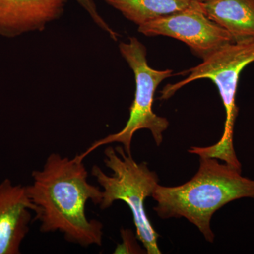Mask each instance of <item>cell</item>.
<instances>
[{
	"mask_svg": "<svg viewBox=\"0 0 254 254\" xmlns=\"http://www.w3.org/2000/svg\"><path fill=\"white\" fill-rule=\"evenodd\" d=\"M252 63H254V39L230 43L205 58L198 66L182 72L187 75L185 79L168 84L160 91V98L168 99L182 87L203 78L211 80L218 87L226 112L223 134L215 144L204 148L191 147L190 153L203 158L220 159L242 171L233 143L234 127L239 112L235 98L240 73Z\"/></svg>",
	"mask_w": 254,
	"mask_h": 254,
	"instance_id": "obj_3",
	"label": "cell"
},
{
	"mask_svg": "<svg viewBox=\"0 0 254 254\" xmlns=\"http://www.w3.org/2000/svg\"><path fill=\"white\" fill-rule=\"evenodd\" d=\"M83 160L79 155L70 159L51 153L43 168L32 173L26 191L42 232H62L66 241L82 247L101 246L103 224L88 220L86 205L90 200L99 205L102 190L88 183Z\"/></svg>",
	"mask_w": 254,
	"mask_h": 254,
	"instance_id": "obj_1",
	"label": "cell"
},
{
	"mask_svg": "<svg viewBox=\"0 0 254 254\" xmlns=\"http://www.w3.org/2000/svg\"><path fill=\"white\" fill-rule=\"evenodd\" d=\"M127 19L140 26L183 11L193 0H104Z\"/></svg>",
	"mask_w": 254,
	"mask_h": 254,
	"instance_id": "obj_10",
	"label": "cell"
},
{
	"mask_svg": "<svg viewBox=\"0 0 254 254\" xmlns=\"http://www.w3.org/2000/svg\"><path fill=\"white\" fill-rule=\"evenodd\" d=\"M217 160L200 157L199 168L190 181L177 187L158 185L152 195L160 218H186L209 242L215 239L210 221L217 210L240 198L254 199V180Z\"/></svg>",
	"mask_w": 254,
	"mask_h": 254,
	"instance_id": "obj_2",
	"label": "cell"
},
{
	"mask_svg": "<svg viewBox=\"0 0 254 254\" xmlns=\"http://www.w3.org/2000/svg\"><path fill=\"white\" fill-rule=\"evenodd\" d=\"M104 163L113 172V175H107L98 165H93L91 170V175L103 190L100 208L104 210L116 200H123L131 210L137 238L147 254H161L158 245L159 235L144 208L145 200L152 197L159 185L158 175L150 170L145 162L136 163L131 153H127L122 145L105 149Z\"/></svg>",
	"mask_w": 254,
	"mask_h": 254,
	"instance_id": "obj_4",
	"label": "cell"
},
{
	"mask_svg": "<svg viewBox=\"0 0 254 254\" xmlns=\"http://www.w3.org/2000/svg\"><path fill=\"white\" fill-rule=\"evenodd\" d=\"M138 30L145 36H168L184 42L203 60L235 43L226 30L205 15L200 0H193L183 11L145 23Z\"/></svg>",
	"mask_w": 254,
	"mask_h": 254,
	"instance_id": "obj_6",
	"label": "cell"
},
{
	"mask_svg": "<svg viewBox=\"0 0 254 254\" xmlns=\"http://www.w3.org/2000/svg\"><path fill=\"white\" fill-rule=\"evenodd\" d=\"M205 15L235 43L254 39V0H200Z\"/></svg>",
	"mask_w": 254,
	"mask_h": 254,
	"instance_id": "obj_9",
	"label": "cell"
},
{
	"mask_svg": "<svg viewBox=\"0 0 254 254\" xmlns=\"http://www.w3.org/2000/svg\"><path fill=\"white\" fill-rule=\"evenodd\" d=\"M68 0H0V36L43 31L61 17Z\"/></svg>",
	"mask_w": 254,
	"mask_h": 254,
	"instance_id": "obj_8",
	"label": "cell"
},
{
	"mask_svg": "<svg viewBox=\"0 0 254 254\" xmlns=\"http://www.w3.org/2000/svg\"><path fill=\"white\" fill-rule=\"evenodd\" d=\"M34 211L26 187L14 185L9 179L0 183V254H21Z\"/></svg>",
	"mask_w": 254,
	"mask_h": 254,
	"instance_id": "obj_7",
	"label": "cell"
},
{
	"mask_svg": "<svg viewBox=\"0 0 254 254\" xmlns=\"http://www.w3.org/2000/svg\"><path fill=\"white\" fill-rule=\"evenodd\" d=\"M76 1L86 10L95 24L98 25L102 30L108 33L114 41H118L119 35L110 27L109 25L105 22V20L100 16L93 0H76Z\"/></svg>",
	"mask_w": 254,
	"mask_h": 254,
	"instance_id": "obj_11",
	"label": "cell"
},
{
	"mask_svg": "<svg viewBox=\"0 0 254 254\" xmlns=\"http://www.w3.org/2000/svg\"><path fill=\"white\" fill-rule=\"evenodd\" d=\"M128 40V43H120L119 48L134 73L136 81V91L134 100L129 108V118L121 131L94 142L86 151L79 154L83 160L102 145L113 143H121L125 152L130 154L132 138L138 130H150L157 145L163 142V133L168 128L169 122L166 118L154 113L153 100L159 84L173 76V71H158L150 67L145 47L135 37H130Z\"/></svg>",
	"mask_w": 254,
	"mask_h": 254,
	"instance_id": "obj_5",
	"label": "cell"
}]
</instances>
